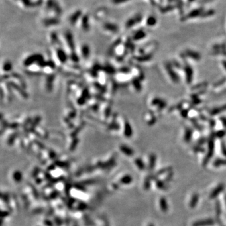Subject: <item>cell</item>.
Wrapping results in <instances>:
<instances>
[{
    "label": "cell",
    "instance_id": "cell-32",
    "mask_svg": "<svg viewBox=\"0 0 226 226\" xmlns=\"http://www.w3.org/2000/svg\"><path fill=\"white\" fill-rule=\"evenodd\" d=\"M173 173L172 172H170L169 173V174L168 175V176H166V178H165V182H168L171 181V180H172V178H173Z\"/></svg>",
    "mask_w": 226,
    "mask_h": 226
},
{
    "label": "cell",
    "instance_id": "cell-6",
    "mask_svg": "<svg viewBox=\"0 0 226 226\" xmlns=\"http://www.w3.org/2000/svg\"><path fill=\"white\" fill-rule=\"evenodd\" d=\"M185 56L190 57L195 60H199L201 58L200 55L198 52H194L192 50H187L185 52Z\"/></svg>",
    "mask_w": 226,
    "mask_h": 226
},
{
    "label": "cell",
    "instance_id": "cell-5",
    "mask_svg": "<svg viewBox=\"0 0 226 226\" xmlns=\"http://www.w3.org/2000/svg\"><path fill=\"white\" fill-rule=\"evenodd\" d=\"M225 188V185L222 184H219L217 185V187H215L214 189L212 190V192L210 193L209 198L210 199H213L217 197L219 195L221 194L222 192L224 190Z\"/></svg>",
    "mask_w": 226,
    "mask_h": 226
},
{
    "label": "cell",
    "instance_id": "cell-28",
    "mask_svg": "<svg viewBox=\"0 0 226 226\" xmlns=\"http://www.w3.org/2000/svg\"><path fill=\"white\" fill-rule=\"evenodd\" d=\"M221 151L223 155L226 157V144L224 141H222L221 144Z\"/></svg>",
    "mask_w": 226,
    "mask_h": 226
},
{
    "label": "cell",
    "instance_id": "cell-2",
    "mask_svg": "<svg viewBox=\"0 0 226 226\" xmlns=\"http://www.w3.org/2000/svg\"><path fill=\"white\" fill-rule=\"evenodd\" d=\"M165 68L170 77L172 80V81L174 83H178L180 81V77L178 76V74L173 70L172 65L170 64H167L165 66Z\"/></svg>",
    "mask_w": 226,
    "mask_h": 226
},
{
    "label": "cell",
    "instance_id": "cell-24",
    "mask_svg": "<svg viewBox=\"0 0 226 226\" xmlns=\"http://www.w3.org/2000/svg\"><path fill=\"white\" fill-rule=\"evenodd\" d=\"M193 150L195 153H203L204 148L202 147V146H199V145H197L193 148Z\"/></svg>",
    "mask_w": 226,
    "mask_h": 226
},
{
    "label": "cell",
    "instance_id": "cell-34",
    "mask_svg": "<svg viewBox=\"0 0 226 226\" xmlns=\"http://www.w3.org/2000/svg\"><path fill=\"white\" fill-rule=\"evenodd\" d=\"M225 80H226V78H224L223 79L221 80L219 82H217V83L215 84L214 87H217L220 86L221 85H222V84H224V83L225 82Z\"/></svg>",
    "mask_w": 226,
    "mask_h": 226
},
{
    "label": "cell",
    "instance_id": "cell-39",
    "mask_svg": "<svg viewBox=\"0 0 226 226\" xmlns=\"http://www.w3.org/2000/svg\"><path fill=\"white\" fill-rule=\"evenodd\" d=\"M173 66L176 67V68H178V69L181 68V66L180 65V64L178 62H173Z\"/></svg>",
    "mask_w": 226,
    "mask_h": 226
},
{
    "label": "cell",
    "instance_id": "cell-14",
    "mask_svg": "<svg viewBox=\"0 0 226 226\" xmlns=\"http://www.w3.org/2000/svg\"><path fill=\"white\" fill-rule=\"evenodd\" d=\"M120 149L121 150V151L123 153H125V154H126V155H128L129 156H131L133 153H134L133 150L131 149V148L126 146L125 145H122V146L120 147Z\"/></svg>",
    "mask_w": 226,
    "mask_h": 226
},
{
    "label": "cell",
    "instance_id": "cell-26",
    "mask_svg": "<svg viewBox=\"0 0 226 226\" xmlns=\"http://www.w3.org/2000/svg\"><path fill=\"white\" fill-rule=\"evenodd\" d=\"M188 113H189V111L187 109H182L180 110L181 116L184 117V118H187L188 116Z\"/></svg>",
    "mask_w": 226,
    "mask_h": 226
},
{
    "label": "cell",
    "instance_id": "cell-38",
    "mask_svg": "<svg viewBox=\"0 0 226 226\" xmlns=\"http://www.w3.org/2000/svg\"><path fill=\"white\" fill-rule=\"evenodd\" d=\"M200 119L204 121H207V120L209 121V119L207 118L205 116L203 115V114H201V115L200 116Z\"/></svg>",
    "mask_w": 226,
    "mask_h": 226
},
{
    "label": "cell",
    "instance_id": "cell-18",
    "mask_svg": "<svg viewBox=\"0 0 226 226\" xmlns=\"http://www.w3.org/2000/svg\"><path fill=\"white\" fill-rule=\"evenodd\" d=\"M212 135L214 137L222 138L226 135V131H225V130H219V131L213 133Z\"/></svg>",
    "mask_w": 226,
    "mask_h": 226
},
{
    "label": "cell",
    "instance_id": "cell-11",
    "mask_svg": "<svg viewBox=\"0 0 226 226\" xmlns=\"http://www.w3.org/2000/svg\"><path fill=\"white\" fill-rule=\"evenodd\" d=\"M199 195L198 194H194L192 197L189 203V207L191 209H194L196 207L198 203V202H199Z\"/></svg>",
    "mask_w": 226,
    "mask_h": 226
},
{
    "label": "cell",
    "instance_id": "cell-23",
    "mask_svg": "<svg viewBox=\"0 0 226 226\" xmlns=\"http://www.w3.org/2000/svg\"><path fill=\"white\" fill-rule=\"evenodd\" d=\"M151 58H152V55H146L145 56L139 57L138 60L140 62H146L150 60Z\"/></svg>",
    "mask_w": 226,
    "mask_h": 226
},
{
    "label": "cell",
    "instance_id": "cell-40",
    "mask_svg": "<svg viewBox=\"0 0 226 226\" xmlns=\"http://www.w3.org/2000/svg\"><path fill=\"white\" fill-rule=\"evenodd\" d=\"M222 64H223V66H224V69L226 70V60H224L222 62Z\"/></svg>",
    "mask_w": 226,
    "mask_h": 226
},
{
    "label": "cell",
    "instance_id": "cell-19",
    "mask_svg": "<svg viewBox=\"0 0 226 226\" xmlns=\"http://www.w3.org/2000/svg\"><path fill=\"white\" fill-rule=\"evenodd\" d=\"M171 170H172V168H171V167H167V168H163V169H162V170H159V171L157 172V173H156V174L155 175V176H155V178L157 179V177H158V176L159 175H162V174H164V173H165L167 172H172Z\"/></svg>",
    "mask_w": 226,
    "mask_h": 226
},
{
    "label": "cell",
    "instance_id": "cell-7",
    "mask_svg": "<svg viewBox=\"0 0 226 226\" xmlns=\"http://www.w3.org/2000/svg\"><path fill=\"white\" fill-rule=\"evenodd\" d=\"M151 104L154 106H157L159 109H162L166 106V103L160 98H154L151 102Z\"/></svg>",
    "mask_w": 226,
    "mask_h": 226
},
{
    "label": "cell",
    "instance_id": "cell-9",
    "mask_svg": "<svg viewBox=\"0 0 226 226\" xmlns=\"http://www.w3.org/2000/svg\"><path fill=\"white\" fill-rule=\"evenodd\" d=\"M225 111H226V104L223 105L222 106L213 108V109L210 111L209 114L210 116H215L220 113L224 112Z\"/></svg>",
    "mask_w": 226,
    "mask_h": 226
},
{
    "label": "cell",
    "instance_id": "cell-22",
    "mask_svg": "<svg viewBox=\"0 0 226 226\" xmlns=\"http://www.w3.org/2000/svg\"><path fill=\"white\" fill-rule=\"evenodd\" d=\"M145 36H146L145 35V33L143 32V31H140V32H138L137 34H135V35L134 36V39L138 40L141 38H143Z\"/></svg>",
    "mask_w": 226,
    "mask_h": 226
},
{
    "label": "cell",
    "instance_id": "cell-1",
    "mask_svg": "<svg viewBox=\"0 0 226 226\" xmlns=\"http://www.w3.org/2000/svg\"><path fill=\"white\" fill-rule=\"evenodd\" d=\"M214 137L212 134L210 135L209 139L208 140V152H207V156L203 160V165L205 166H206L208 163L209 162L210 160L212 158L213 153H214V150H215V141H214Z\"/></svg>",
    "mask_w": 226,
    "mask_h": 226
},
{
    "label": "cell",
    "instance_id": "cell-37",
    "mask_svg": "<svg viewBox=\"0 0 226 226\" xmlns=\"http://www.w3.org/2000/svg\"><path fill=\"white\" fill-rule=\"evenodd\" d=\"M11 64H10V63H6V64H5V70H8L11 69Z\"/></svg>",
    "mask_w": 226,
    "mask_h": 226
},
{
    "label": "cell",
    "instance_id": "cell-29",
    "mask_svg": "<svg viewBox=\"0 0 226 226\" xmlns=\"http://www.w3.org/2000/svg\"><path fill=\"white\" fill-rule=\"evenodd\" d=\"M132 181V178L130 176H126L123 178V183L125 184H129Z\"/></svg>",
    "mask_w": 226,
    "mask_h": 226
},
{
    "label": "cell",
    "instance_id": "cell-31",
    "mask_svg": "<svg viewBox=\"0 0 226 226\" xmlns=\"http://www.w3.org/2000/svg\"><path fill=\"white\" fill-rule=\"evenodd\" d=\"M209 126L210 127V128H213L216 125L215 121L213 119H209Z\"/></svg>",
    "mask_w": 226,
    "mask_h": 226
},
{
    "label": "cell",
    "instance_id": "cell-8",
    "mask_svg": "<svg viewBox=\"0 0 226 226\" xmlns=\"http://www.w3.org/2000/svg\"><path fill=\"white\" fill-rule=\"evenodd\" d=\"M193 135V130L190 128H186L185 131L184 135V141L185 143H190L192 138Z\"/></svg>",
    "mask_w": 226,
    "mask_h": 226
},
{
    "label": "cell",
    "instance_id": "cell-13",
    "mask_svg": "<svg viewBox=\"0 0 226 226\" xmlns=\"http://www.w3.org/2000/svg\"><path fill=\"white\" fill-rule=\"evenodd\" d=\"M156 163V156L154 154H151L149 158V169L153 170Z\"/></svg>",
    "mask_w": 226,
    "mask_h": 226
},
{
    "label": "cell",
    "instance_id": "cell-10",
    "mask_svg": "<svg viewBox=\"0 0 226 226\" xmlns=\"http://www.w3.org/2000/svg\"><path fill=\"white\" fill-rule=\"evenodd\" d=\"M160 207L163 212H166L168 210V204L165 197H162L160 199Z\"/></svg>",
    "mask_w": 226,
    "mask_h": 226
},
{
    "label": "cell",
    "instance_id": "cell-35",
    "mask_svg": "<svg viewBox=\"0 0 226 226\" xmlns=\"http://www.w3.org/2000/svg\"><path fill=\"white\" fill-rule=\"evenodd\" d=\"M156 120H157L156 117H154V116H153L152 118H151V119L149 121V122H148V125H154V124L156 122Z\"/></svg>",
    "mask_w": 226,
    "mask_h": 226
},
{
    "label": "cell",
    "instance_id": "cell-16",
    "mask_svg": "<svg viewBox=\"0 0 226 226\" xmlns=\"http://www.w3.org/2000/svg\"><path fill=\"white\" fill-rule=\"evenodd\" d=\"M133 84L135 89L137 90V91H140L141 90V85L140 83V80L138 79L135 78L133 80Z\"/></svg>",
    "mask_w": 226,
    "mask_h": 226
},
{
    "label": "cell",
    "instance_id": "cell-15",
    "mask_svg": "<svg viewBox=\"0 0 226 226\" xmlns=\"http://www.w3.org/2000/svg\"><path fill=\"white\" fill-rule=\"evenodd\" d=\"M213 165L214 167H216V168L223 165H226V159H222V158L217 159L213 162Z\"/></svg>",
    "mask_w": 226,
    "mask_h": 226
},
{
    "label": "cell",
    "instance_id": "cell-27",
    "mask_svg": "<svg viewBox=\"0 0 226 226\" xmlns=\"http://www.w3.org/2000/svg\"><path fill=\"white\" fill-rule=\"evenodd\" d=\"M200 13H201V10H194L193 11H192L191 13L189 15H189L188 17H191V18L196 17H197L199 15H200Z\"/></svg>",
    "mask_w": 226,
    "mask_h": 226
},
{
    "label": "cell",
    "instance_id": "cell-3",
    "mask_svg": "<svg viewBox=\"0 0 226 226\" xmlns=\"http://www.w3.org/2000/svg\"><path fill=\"white\" fill-rule=\"evenodd\" d=\"M184 70L185 73V78H186V81L187 84H190L192 82L193 80V76H194V71L192 68L190 66L189 64H187L185 66Z\"/></svg>",
    "mask_w": 226,
    "mask_h": 226
},
{
    "label": "cell",
    "instance_id": "cell-36",
    "mask_svg": "<svg viewBox=\"0 0 226 226\" xmlns=\"http://www.w3.org/2000/svg\"><path fill=\"white\" fill-rule=\"evenodd\" d=\"M220 120L222 122L223 126H224L225 128H226V117H220Z\"/></svg>",
    "mask_w": 226,
    "mask_h": 226
},
{
    "label": "cell",
    "instance_id": "cell-25",
    "mask_svg": "<svg viewBox=\"0 0 226 226\" xmlns=\"http://www.w3.org/2000/svg\"><path fill=\"white\" fill-rule=\"evenodd\" d=\"M156 23V19L153 17H150L148 19L147 23L150 26H153Z\"/></svg>",
    "mask_w": 226,
    "mask_h": 226
},
{
    "label": "cell",
    "instance_id": "cell-20",
    "mask_svg": "<svg viewBox=\"0 0 226 226\" xmlns=\"http://www.w3.org/2000/svg\"><path fill=\"white\" fill-rule=\"evenodd\" d=\"M156 186L157 187L160 188L161 190H165L166 189V184L162 180H157L156 181Z\"/></svg>",
    "mask_w": 226,
    "mask_h": 226
},
{
    "label": "cell",
    "instance_id": "cell-33",
    "mask_svg": "<svg viewBox=\"0 0 226 226\" xmlns=\"http://www.w3.org/2000/svg\"><path fill=\"white\" fill-rule=\"evenodd\" d=\"M192 99H193V101H192V105H197V104H200L201 102H202V101H201L200 99H199L198 97Z\"/></svg>",
    "mask_w": 226,
    "mask_h": 226
},
{
    "label": "cell",
    "instance_id": "cell-41",
    "mask_svg": "<svg viewBox=\"0 0 226 226\" xmlns=\"http://www.w3.org/2000/svg\"><path fill=\"white\" fill-rule=\"evenodd\" d=\"M148 226H154V225L152 224H150L149 225H148Z\"/></svg>",
    "mask_w": 226,
    "mask_h": 226
},
{
    "label": "cell",
    "instance_id": "cell-4",
    "mask_svg": "<svg viewBox=\"0 0 226 226\" xmlns=\"http://www.w3.org/2000/svg\"><path fill=\"white\" fill-rule=\"evenodd\" d=\"M215 224L214 220L212 219H207L200 220L193 223L192 226H210Z\"/></svg>",
    "mask_w": 226,
    "mask_h": 226
},
{
    "label": "cell",
    "instance_id": "cell-30",
    "mask_svg": "<svg viewBox=\"0 0 226 226\" xmlns=\"http://www.w3.org/2000/svg\"><path fill=\"white\" fill-rule=\"evenodd\" d=\"M207 141H208L205 138H200V140L198 141V143H197V145H199V146H202L203 144H204L205 143V142Z\"/></svg>",
    "mask_w": 226,
    "mask_h": 226
},
{
    "label": "cell",
    "instance_id": "cell-17",
    "mask_svg": "<svg viewBox=\"0 0 226 226\" xmlns=\"http://www.w3.org/2000/svg\"><path fill=\"white\" fill-rule=\"evenodd\" d=\"M208 85V83L206 82H203L202 83H199L197 85H195L192 87V89L194 90V91H196V90H200L201 89H203L204 87H205L206 86Z\"/></svg>",
    "mask_w": 226,
    "mask_h": 226
},
{
    "label": "cell",
    "instance_id": "cell-21",
    "mask_svg": "<svg viewBox=\"0 0 226 226\" xmlns=\"http://www.w3.org/2000/svg\"><path fill=\"white\" fill-rule=\"evenodd\" d=\"M135 163L137 164V165L139 169H140V170L144 169V168H145L144 164L143 161H142L141 159L138 158L137 160H135Z\"/></svg>",
    "mask_w": 226,
    "mask_h": 226
},
{
    "label": "cell",
    "instance_id": "cell-12",
    "mask_svg": "<svg viewBox=\"0 0 226 226\" xmlns=\"http://www.w3.org/2000/svg\"><path fill=\"white\" fill-rule=\"evenodd\" d=\"M125 137L129 138L131 137V135L133 134V130L131 125H129V123L128 122H126L125 125Z\"/></svg>",
    "mask_w": 226,
    "mask_h": 226
},
{
    "label": "cell",
    "instance_id": "cell-42",
    "mask_svg": "<svg viewBox=\"0 0 226 226\" xmlns=\"http://www.w3.org/2000/svg\"><path fill=\"white\" fill-rule=\"evenodd\" d=\"M190 1H193V0H190Z\"/></svg>",
    "mask_w": 226,
    "mask_h": 226
}]
</instances>
